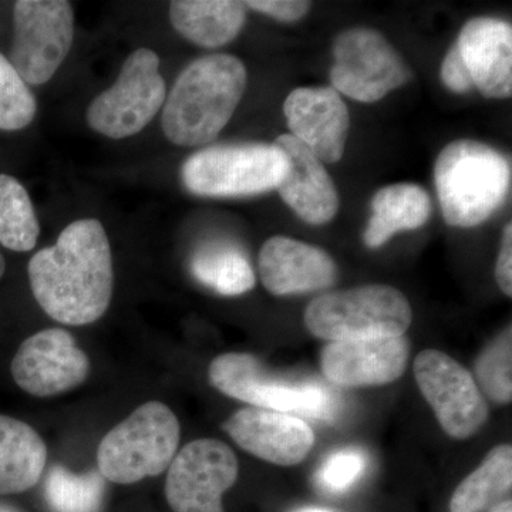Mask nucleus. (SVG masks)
I'll return each instance as SVG.
<instances>
[{"instance_id": "aec40b11", "label": "nucleus", "mask_w": 512, "mask_h": 512, "mask_svg": "<svg viewBox=\"0 0 512 512\" xmlns=\"http://www.w3.org/2000/svg\"><path fill=\"white\" fill-rule=\"evenodd\" d=\"M173 28L188 42L218 49L237 39L247 22L244 2L234 0H177L171 2Z\"/></svg>"}, {"instance_id": "f3484780", "label": "nucleus", "mask_w": 512, "mask_h": 512, "mask_svg": "<svg viewBox=\"0 0 512 512\" xmlns=\"http://www.w3.org/2000/svg\"><path fill=\"white\" fill-rule=\"evenodd\" d=\"M258 268L266 291L275 296L323 291L338 279V266L328 252L282 235L262 245Z\"/></svg>"}, {"instance_id": "2eb2a0df", "label": "nucleus", "mask_w": 512, "mask_h": 512, "mask_svg": "<svg viewBox=\"0 0 512 512\" xmlns=\"http://www.w3.org/2000/svg\"><path fill=\"white\" fill-rule=\"evenodd\" d=\"M410 346L404 336L330 342L320 367L330 383L348 389L386 386L403 376Z\"/></svg>"}, {"instance_id": "423d86ee", "label": "nucleus", "mask_w": 512, "mask_h": 512, "mask_svg": "<svg viewBox=\"0 0 512 512\" xmlns=\"http://www.w3.org/2000/svg\"><path fill=\"white\" fill-rule=\"evenodd\" d=\"M286 168V158L274 143L224 144L188 157L181 180L198 197H252L276 190Z\"/></svg>"}, {"instance_id": "f8f14e48", "label": "nucleus", "mask_w": 512, "mask_h": 512, "mask_svg": "<svg viewBox=\"0 0 512 512\" xmlns=\"http://www.w3.org/2000/svg\"><path fill=\"white\" fill-rule=\"evenodd\" d=\"M238 458L220 440L191 441L168 467L165 497L174 512H224L222 495L238 478Z\"/></svg>"}, {"instance_id": "20e7f679", "label": "nucleus", "mask_w": 512, "mask_h": 512, "mask_svg": "<svg viewBox=\"0 0 512 512\" xmlns=\"http://www.w3.org/2000/svg\"><path fill=\"white\" fill-rule=\"evenodd\" d=\"M306 329L329 342L399 338L413 322V309L399 289L366 285L323 293L303 315Z\"/></svg>"}, {"instance_id": "7c9ffc66", "label": "nucleus", "mask_w": 512, "mask_h": 512, "mask_svg": "<svg viewBox=\"0 0 512 512\" xmlns=\"http://www.w3.org/2000/svg\"><path fill=\"white\" fill-rule=\"evenodd\" d=\"M440 76L444 86L453 93L464 94L474 89L470 73H468L466 64L461 59L456 46L451 47L447 55L444 56Z\"/></svg>"}, {"instance_id": "f257e3e1", "label": "nucleus", "mask_w": 512, "mask_h": 512, "mask_svg": "<svg viewBox=\"0 0 512 512\" xmlns=\"http://www.w3.org/2000/svg\"><path fill=\"white\" fill-rule=\"evenodd\" d=\"M40 308L63 325L99 320L113 298V256L106 229L86 218L67 225L53 247L40 249L28 266Z\"/></svg>"}, {"instance_id": "39448f33", "label": "nucleus", "mask_w": 512, "mask_h": 512, "mask_svg": "<svg viewBox=\"0 0 512 512\" xmlns=\"http://www.w3.org/2000/svg\"><path fill=\"white\" fill-rule=\"evenodd\" d=\"M180 436V423L170 407L160 402L143 404L101 440L99 473L116 484L157 477L174 460Z\"/></svg>"}, {"instance_id": "7ed1b4c3", "label": "nucleus", "mask_w": 512, "mask_h": 512, "mask_svg": "<svg viewBox=\"0 0 512 512\" xmlns=\"http://www.w3.org/2000/svg\"><path fill=\"white\" fill-rule=\"evenodd\" d=\"M434 184L448 225L478 227L507 201L511 163L503 153L480 141L456 140L440 151Z\"/></svg>"}, {"instance_id": "dca6fc26", "label": "nucleus", "mask_w": 512, "mask_h": 512, "mask_svg": "<svg viewBox=\"0 0 512 512\" xmlns=\"http://www.w3.org/2000/svg\"><path fill=\"white\" fill-rule=\"evenodd\" d=\"M224 431L242 450L275 464L291 467L302 463L315 444V433L293 414L245 407L224 423Z\"/></svg>"}, {"instance_id": "c9c22d12", "label": "nucleus", "mask_w": 512, "mask_h": 512, "mask_svg": "<svg viewBox=\"0 0 512 512\" xmlns=\"http://www.w3.org/2000/svg\"><path fill=\"white\" fill-rule=\"evenodd\" d=\"M302 512H330V511H325V510H305V511H302Z\"/></svg>"}, {"instance_id": "2f4dec72", "label": "nucleus", "mask_w": 512, "mask_h": 512, "mask_svg": "<svg viewBox=\"0 0 512 512\" xmlns=\"http://www.w3.org/2000/svg\"><path fill=\"white\" fill-rule=\"evenodd\" d=\"M495 279L501 291L511 298L512 296V225L504 227L501 248L498 252L497 266H495Z\"/></svg>"}, {"instance_id": "a211bd4d", "label": "nucleus", "mask_w": 512, "mask_h": 512, "mask_svg": "<svg viewBox=\"0 0 512 512\" xmlns=\"http://www.w3.org/2000/svg\"><path fill=\"white\" fill-rule=\"evenodd\" d=\"M485 99H508L512 93V28L503 19L474 18L460 30L454 45Z\"/></svg>"}, {"instance_id": "473e14b6", "label": "nucleus", "mask_w": 512, "mask_h": 512, "mask_svg": "<svg viewBox=\"0 0 512 512\" xmlns=\"http://www.w3.org/2000/svg\"><path fill=\"white\" fill-rule=\"evenodd\" d=\"M490 512H512V501H501V503L494 505V507L491 508Z\"/></svg>"}, {"instance_id": "5701e85b", "label": "nucleus", "mask_w": 512, "mask_h": 512, "mask_svg": "<svg viewBox=\"0 0 512 512\" xmlns=\"http://www.w3.org/2000/svg\"><path fill=\"white\" fill-rule=\"evenodd\" d=\"M190 269L200 284L224 296L244 295L256 284L248 255L229 242L202 245L192 255Z\"/></svg>"}, {"instance_id": "ddd939ff", "label": "nucleus", "mask_w": 512, "mask_h": 512, "mask_svg": "<svg viewBox=\"0 0 512 512\" xmlns=\"http://www.w3.org/2000/svg\"><path fill=\"white\" fill-rule=\"evenodd\" d=\"M90 373V360L67 330L45 329L20 345L12 360V376L23 392L50 397L80 386Z\"/></svg>"}, {"instance_id": "a878e982", "label": "nucleus", "mask_w": 512, "mask_h": 512, "mask_svg": "<svg viewBox=\"0 0 512 512\" xmlns=\"http://www.w3.org/2000/svg\"><path fill=\"white\" fill-rule=\"evenodd\" d=\"M46 498L55 512H97L103 501L100 473L73 474L53 467L46 480Z\"/></svg>"}, {"instance_id": "f704fd0d", "label": "nucleus", "mask_w": 512, "mask_h": 512, "mask_svg": "<svg viewBox=\"0 0 512 512\" xmlns=\"http://www.w3.org/2000/svg\"><path fill=\"white\" fill-rule=\"evenodd\" d=\"M0 512H18L13 510V508L6 507V505H0Z\"/></svg>"}, {"instance_id": "c85d7f7f", "label": "nucleus", "mask_w": 512, "mask_h": 512, "mask_svg": "<svg viewBox=\"0 0 512 512\" xmlns=\"http://www.w3.org/2000/svg\"><path fill=\"white\" fill-rule=\"evenodd\" d=\"M366 467V458L359 450H340L323 461L318 473L319 484L326 491L339 493L356 483Z\"/></svg>"}, {"instance_id": "b1692460", "label": "nucleus", "mask_w": 512, "mask_h": 512, "mask_svg": "<svg viewBox=\"0 0 512 512\" xmlns=\"http://www.w3.org/2000/svg\"><path fill=\"white\" fill-rule=\"evenodd\" d=\"M512 487V447L501 444L481 466L461 481L450 500V512H484L493 508Z\"/></svg>"}, {"instance_id": "cd10ccee", "label": "nucleus", "mask_w": 512, "mask_h": 512, "mask_svg": "<svg viewBox=\"0 0 512 512\" xmlns=\"http://www.w3.org/2000/svg\"><path fill=\"white\" fill-rule=\"evenodd\" d=\"M37 101L8 57L0 53V130H23L35 120Z\"/></svg>"}, {"instance_id": "6ab92c4d", "label": "nucleus", "mask_w": 512, "mask_h": 512, "mask_svg": "<svg viewBox=\"0 0 512 512\" xmlns=\"http://www.w3.org/2000/svg\"><path fill=\"white\" fill-rule=\"evenodd\" d=\"M288 163L276 190L301 220L311 225L329 224L339 211V194L325 164L289 134L275 140Z\"/></svg>"}, {"instance_id": "412c9836", "label": "nucleus", "mask_w": 512, "mask_h": 512, "mask_svg": "<svg viewBox=\"0 0 512 512\" xmlns=\"http://www.w3.org/2000/svg\"><path fill=\"white\" fill-rule=\"evenodd\" d=\"M372 217L367 222L366 247H383L390 238L403 231H413L426 225L431 215L429 192L417 184H393L380 188L373 195Z\"/></svg>"}, {"instance_id": "c756f323", "label": "nucleus", "mask_w": 512, "mask_h": 512, "mask_svg": "<svg viewBox=\"0 0 512 512\" xmlns=\"http://www.w3.org/2000/svg\"><path fill=\"white\" fill-rule=\"evenodd\" d=\"M244 5L284 23L298 22L311 10V2L305 0H249Z\"/></svg>"}, {"instance_id": "6e6552de", "label": "nucleus", "mask_w": 512, "mask_h": 512, "mask_svg": "<svg viewBox=\"0 0 512 512\" xmlns=\"http://www.w3.org/2000/svg\"><path fill=\"white\" fill-rule=\"evenodd\" d=\"M160 63L157 53L146 47L131 53L116 83L90 103L86 113L89 127L113 140L143 131L167 99Z\"/></svg>"}, {"instance_id": "bb28decb", "label": "nucleus", "mask_w": 512, "mask_h": 512, "mask_svg": "<svg viewBox=\"0 0 512 512\" xmlns=\"http://www.w3.org/2000/svg\"><path fill=\"white\" fill-rule=\"evenodd\" d=\"M512 333L511 326L478 356L474 373L477 386L488 399L498 404L512 400Z\"/></svg>"}, {"instance_id": "9d476101", "label": "nucleus", "mask_w": 512, "mask_h": 512, "mask_svg": "<svg viewBox=\"0 0 512 512\" xmlns=\"http://www.w3.org/2000/svg\"><path fill=\"white\" fill-rule=\"evenodd\" d=\"M330 82L339 94L360 103H376L412 77L409 66L376 29L345 30L333 43Z\"/></svg>"}, {"instance_id": "f03ea898", "label": "nucleus", "mask_w": 512, "mask_h": 512, "mask_svg": "<svg viewBox=\"0 0 512 512\" xmlns=\"http://www.w3.org/2000/svg\"><path fill=\"white\" fill-rule=\"evenodd\" d=\"M247 84V67L238 57L215 53L194 60L165 99L164 136L180 147L211 143L234 116Z\"/></svg>"}, {"instance_id": "393cba45", "label": "nucleus", "mask_w": 512, "mask_h": 512, "mask_svg": "<svg viewBox=\"0 0 512 512\" xmlns=\"http://www.w3.org/2000/svg\"><path fill=\"white\" fill-rule=\"evenodd\" d=\"M40 227L29 192L18 178L0 174V244L15 252L36 247Z\"/></svg>"}, {"instance_id": "9b49d317", "label": "nucleus", "mask_w": 512, "mask_h": 512, "mask_svg": "<svg viewBox=\"0 0 512 512\" xmlns=\"http://www.w3.org/2000/svg\"><path fill=\"white\" fill-rule=\"evenodd\" d=\"M414 377L448 436L466 440L487 423L490 409L483 392L471 372L453 357L423 350L414 362Z\"/></svg>"}, {"instance_id": "72a5a7b5", "label": "nucleus", "mask_w": 512, "mask_h": 512, "mask_svg": "<svg viewBox=\"0 0 512 512\" xmlns=\"http://www.w3.org/2000/svg\"><path fill=\"white\" fill-rule=\"evenodd\" d=\"M5 271H6L5 258H3V255L0 254V279H2V276L5 275Z\"/></svg>"}, {"instance_id": "0eeeda50", "label": "nucleus", "mask_w": 512, "mask_h": 512, "mask_svg": "<svg viewBox=\"0 0 512 512\" xmlns=\"http://www.w3.org/2000/svg\"><path fill=\"white\" fill-rule=\"evenodd\" d=\"M210 383L218 392L258 409L330 419L335 407L328 389L312 382H289L268 372L249 353H225L212 360Z\"/></svg>"}, {"instance_id": "4468645a", "label": "nucleus", "mask_w": 512, "mask_h": 512, "mask_svg": "<svg viewBox=\"0 0 512 512\" xmlns=\"http://www.w3.org/2000/svg\"><path fill=\"white\" fill-rule=\"evenodd\" d=\"M289 136L308 148L323 164L342 160L348 143V106L333 87H299L284 103Z\"/></svg>"}, {"instance_id": "4be33fe9", "label": "nucleus", "mask_w": 512, "mask_h": 512, "mask_svg": "<svg viewBox=\"0 0 512 512\" xmlns=\"http://www.w3.org/2000/svg\"><path fill=\"white\" fill-rule=\"evenodd\" d=\"M47 447L29 424L0 414V494L25 493L45 471Z\"/></svg>"}, {"instance_id": "1a4fd4ad", "label": "nucleus", "mask_w": 512, "mask_h": 512, "mask_svg": "<svg viewBox=\"0 0 512 512\" xmlns=\"http://www.w3.org/2000/svg\"><path fill=\"white\" fill-rule=\"evenodd\" d=\"M74 13L66 0H19L13 8L9 62L25 83L42 86L72 49Z\"/></svg>"}]
</instances>
